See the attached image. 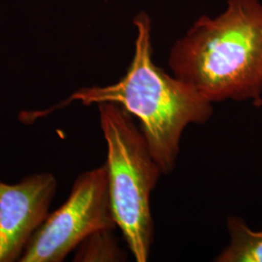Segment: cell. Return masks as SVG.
<instances>
[{
    "label": "cell",
    "mask_w": 262,
    "mask_h": 262,
    "mask_svg": "<svg viewBox=\"0 0 262 262\" xmlns=\"http://www.w3.org/2000/svg\"><path fill=\"white\" fill-rule=\"evenodd\" d=\"M168 64L211 103L261 106V0H228L219 16L198 18L171 48Z\"/></svg>",
    "instance_id": "6da1fadb"
},
{
    "label": "cell",
    "mask_w": 262,
    "mask_h": 262,
    "mask_svg": "<svg viewBox=\"0 0 262 262\" xmlns=\"http://www.w3.org/2000/svg\"><path fill=\"white\" fill-rule=\"evenodd\" d=\"M133 24L135 52L125 75L116 84L79 89L58 107L73 101L120 105L139 120L154 159L162 174H168L175 167L183 132L189 124L206 122L213 103L154 63L150 16L141 12Z\"/></svg>",
    "instance_id": "7a4b0ae2"
},
{
    "label": "cell",
    "mask_w": 262,
    "mask_h": 262,
    "mask_svg": "<svg viewBox=\"0 0 262 262\" xmlns=\"http://www.w3.org/2000/svg\"><path fill=\"white\" fill-rule=\"evenodd\" d=\"M98 110L115 222L135 260L146 262L154 237L150 194L162 172L129 113L109 102L98 104Z\"/></svg>",
    "instance_id": "3957f363"
},
{
    "label": "cell",
    "mask_w": 262,
    "mask_h": 262,
    "mask_svg": "<svg viewBox=\"0 0 262 262\" xmlns=\"http://www.w3.org/2000/svg\"><path fill=\"white\" fill-rule=\"evenodd\" d=\"M116 227L104 164L77 178L67 200L49 214L19 261H63L89 236Z\"/></svg>",
    "instance_id": "277c9868"
},
{
    "label": "cell",
    "mask_w": 262,
    "mask_h": 262,
    "mask_svg": "<svg viewBox=\"0 0 262 262\" xmlns=\"http://www.w3.org/2000/svg\"><path fill=\"white\" fill-rule=\"evenodd\" d=\"M56 187V177L46 172L15 185L0 182V262L20 259L49 215Z\"/></svg>",
    "instance_id": "5b68a950"
},
{
    "label": "cell",
    "mask_w": 262,
    "mask_h": 262,
    "mask_svg": "<svg viewBox=\"0 0 262 262\" xmlns=\"http://www.w3.org/2000/svg\"><path fill=\"white\" fill-rule=\"evenodd\" d=\"M227 229L230 242L215 261L262 262V230L254 231L236 215L227 219Z\"/></svg>",
    "instance_id": "8992f818"
},
{
    "label": "cell",
    "mask_w": 262,
    "mask_h": 262,
    "mask_svg": "<svg viewBox=\"0 0 262 262\" xmlns=\"http://www.w3.org/2000/svg\"><path fill=\"white\" fill-rule=\"evenodd\" d=\"M75 261H121L124 254L113 237L112 230H100L79 245Z\"/></svg>",
    "instance_id": "52a82bcc"
}]
</instances>
